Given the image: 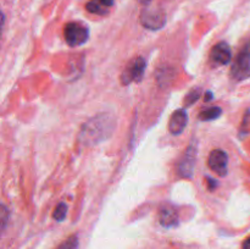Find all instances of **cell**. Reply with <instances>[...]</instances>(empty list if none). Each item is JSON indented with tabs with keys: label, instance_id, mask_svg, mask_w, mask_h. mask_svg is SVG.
Returning a JSON list of instances; mask_svg holds the SVG:
<instances>
[{
	"label": "cell",
	"instance_id": "1",
	"mask_svg": "<svg viewBox=\"0 0 250 249\" xmlns=\"http://www.w3.org/2000/svg\"><path fill=\"white\" fill-rule=\"evenodd\" d=\"M115 129V119L109 114H99L88 120L80 132V142L84 145L104 142L109 138Z\"/></svg>",
	"mask_w": 250,
	"mask_h": 249
},
{
	"label": "cell",
	"instance_id": "2",
	"mask_svg": "<svg viewBox=\"0 0 250 249\" xmlns=\"http://www.w3.org/2000/svg\"><path fill=\"white\" fill-rule=\"evenodd\" d=\"M231 76L234 81H243L250 76V39L237 54L231 67Z\"/></svg>",
	"mask_w": 250,
	"mask_h": 249
},
{
	"label": "cell",
	"instance_id": "3",
	"mask_svg": "<svg viewBox=\"0 0 250 249\" xmlns=\"http://www.w3.org/2000/svg\"><path fill=\"white\" fill-rule=\"evenodd\" d=\"M66 43L70 46H80L87 43L89 38V29L81 22H68L63 28Z\"/></svg>",
	"mask_w": 250,
	"mask_h": 249
},
{
	"label": "cell",
	"instance_id": "4",
	"mask_svg": "<svg viewBox=\"0 0 250 249\" xmlns=\"http://www.w3.org/2000/svg\"><path fill=\"white\" fill-rule=\"evenodd\" d=\"M146 67V59L138 56V58L133 59L128 65L126 66V68L124 70L121 75V82L124 85L129 84L132 82H138L142 80L144 75V71Z\"/></svg>",
	"mask_w": 250,
	"mask_h": 249
},
{
	"label": "cell",
	"instance_id": "5",
	"mask_svg": "<svg viewBox=\"0 0 250 249\" xmlns=\"http://www.w3.org/2000/svg\"><path fill=\"white\" fill-rule=\"evenodd\" d=\"M141 23L146 28L156 31L165 26L166 23V15L163 10L160 9H151L146 7L141 14Z\"/></svg>",
	"mask_w": 250,
	"mask_h": 249
},
{
	"label": "cell",
	"instance_id": "6",
	"mask_svg": "<svg viewBox=\"0 0 250 249\" xmlns=\"http://www.w3.org/2000/svg\"><path fill=\"white\" fill-rule=\"evenodd\" d=\"M208 165L215 173L219 176H225L227 173V166H229V155L226 151L221 149H215L208 158Z\"/></svg>",
	"mask_w": 250,
	"mask_h": 249
},
{
	"label": "cell",
	"instance_id": "7",
	"mask_svg": "<svg viewBox=\"0 0 250 249\" xmlns=\"http://www.w3.org/2000/svg\"><path fill=\"white\" fill-rule=\"evenodd\" d=\"M195 160H197V145L190 144L187 150H186L182 160L180 161V165H178L180 175L187 178L192 177L193 171H194L195 167Z\"/></svg>",
	"mask_w": 250,
	"mask_h": 249
},
{
	"label": "cell",
	"instance_id": "8",
	"mask_svg": "<svg viewBox=\"0 0 250 249\" xmlns=\"http://www.w3.org/2000/svg\"><path fill=\"white\" fill-rule=\"evenodd\" d=\"M210 58L216 65H227L232 59L231 48L226 42H220L212 46Z\"/></svg>",
	"mask_w": 250,
	"mask_h": 249
},
{
	"label": "cell",
	"instance_id": "9",
	"mask_svg": "<svg viewBox=\"0 0 250 249\" xmlns=\"http://www.w3.org/2000/svg\"><path fill=\"white\" fill-rule=\"evenodd\" d=\"M188 124V115L185 109L176 110L171 116L170 122H168V131L173 136H178L185 131L186 126Z\"/></svg>",
	"mask_w": 250,
	"mask_h": 249
},
{
	"label": "cell",
	"instance_id": "10",
	"mask_svg": "<svg viewBox=\"0 0 250 249\" xmlns=\"http://www.w3.org/2000/svg\"><path fill=\"white\" fill-rule=\"evenodd\" d=\"M159 220L164 227H175L178 224V214L175 208L171 205H165L160 209Z\"/></svg>",
	"mask_w": 250,
	"mask_h": 249
},
{
	"label": "cell",
	"instance_id": "11",
	"mask_svg": "<svg viewBox=\"0 0 250 249\" xmlns=\"http://www.w3.org/2000/svg\"><path fill=\"white\" fill-rule=\"evenodd\" d=\"M222 114V109L219 106H212L209 109L204 110L199 114V120L202 121H211V120L219 119Z\"/></svg>",
	"mask_w": 250,
	"mask_h": 249
},
{
	"label": "cell",
	"instance_id": "12",
	"mask_svg": "<svg viewBox=\"0 0 250 249\" xmlns=\"http://www.w3.org/2000/svg\"><path fill=\"white\" fill-rule=\"evenodd\" d=\"M85 9H87V11L90 12V14L100 15V16H104V15H106L107 12H109V7L103 6L102 4L94 1V0H90L89 2H87V4H85Z\"/></svg>",
	"mask_w": 250,
	"mask_h": 249
},
{
	"label": "cell",
	"instance_id": "13",
	"mask_svg": "<svg viewBox=\"0 0 250 249\" xmlns=\"http://www.w3.org/2000/svg\"><path fill=\"white\" fill-rule=\"evenodd\" d=\"M66 215H67V205H66L65 203H59L53 212L54 220L59 222L63 221V220L66 219Z\"/></svg>",
	"mask_w": 250,
	"mask_h": 249
},
{
	"label": "cell",
	"instance_id": "14",
	"mask_svg": "<svg viewBox=\"0 0 250 249\" xmlns=\"http://www.w3.org/2000/svg\"><path fill=\"white\" fill-rule=\"evenodd\" d=\"M78 244H80V242H78L77 234H72L55 249H78Z\"/></svg>",
	"mask_w": 250,
	"mask_h": 249
},
{
	"label": "cell",
	"instance_id": "15",
	"mask_svg": "<svg viewBox=\"0 0 250 249\" xmlns=\"http://www.w3.org/2000/svg\"><path fill=\"white\" fill-rule=\"evenodd\" d=\"M199 98H200V89L199 88H194V89H192L187 95H186L185 105L186 106H190V105H192L193 103L197 102Z\"/></svg>",
	"mask_w": 250,
	"mask_h": 249
},
{
	"label": "cell",
	"instance_id": "16",
	"mask_svg": "<svg viewBox=\"0 0 250 249\" xmlns=\"http://www.w3.org/2000/svg\"><path fill=\"white\" fill-rule=\"evenodd\" d=\"M7 217H9V211H7L6 207L1 205V229L5 228V225H6Z\"/></svg>",
	"mask_w": 250,
	"mask_h": 249
},
{
	"label": "cell",
	"instance_id": "17",
	"mask_svg": "<svg viewBox=\"0 0 250 249\" xmlns=\"http://www.w3.org/2000/svg\"><path fill=\"white\" fill-rule=\"evenodd\" d=\"M207 182H208V187H209L210 190L215 189L217 187V182L211 177H207Z\"/></svg>",
	"mask_w": 250,
	"mask_h": 249
},
{
	"label": "cell",
	"instance_id": "18",
	"mask_svg": "<svg viewBox=\"0 0 250 249\" xmlns=\"http://www.w3.org/2000/svg\"><path fill=\"white\" fill-rule=\"evenodd\" d=\"M94 1L99 2V4H102L105 7H111L114 5L115 0H94Z\"/></svg>",
	"mask_w": 250,
	"mask_h": 249
},
{
	"label": "cell",
	"instance_id": "19",
	"mask_svg": "<svg viewBox=\"0 0 250 249\" xmlns=\"http://www.w3.org/2000/svg\"><path fill=\"white\" fill-rule=\"evenodd\" d=\"M212 99H214V95H212V92L208 90V92L205 93L204 100H205V102H210V100H212Z\"/></svg>",
	"mask_w": 250,
	"mask_h": 249
},
{
	"label": "cell",
	"instance_id": "20",
	"mask_svg": "<svg viewBox=\"0 0 250 249\" xmlns=\"http://www.w3.org/2000/svg\"><path fill=\"white\" fill-rule=\"evenodd\" d=\"M242 249H250V237H248V238L243 242V244H242Z\"/></svg>",
	"mask_w": 250,
	"mask_h": 249
},
{
	"label": "cell",
	"instance_id": "21",
	"mask_svg": "<svg viewBox=\"0 0 250 249\" xmlns=\"http://www.w3.org/2000/svg\"><path fill=\"white\" fill-rule=\"evenodd\" d=\"M150 1H151V0H139V2H141V4H143V5L149 4Z\"/></svg>",
	"mask_w": 250,
	"mask_h": 249
}]
</instances>
